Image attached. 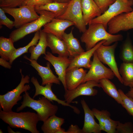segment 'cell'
<instances>
[{"instance_id": "obj_1", "label": "cell", "mask_w": 133, "mask_h": 133, "mask_svg": "<svg viewBox=\"0 0 133 133\" xmlns=\"http://www.w3.org/2000/svg\"><path fill=\"white\" fill-rule=\"evenodd\" d=\"M88 25V28L83 33L80 37L81 42L85 44L86 51L92 49L98 42L103 40L106 42L103 45L109 46L114 42L123 39L122 34L110 33L101 23H91Z\"/></svg>"}, {"instance_id": "obj_2", "label": "cell", "mask_w": 133, "mask_h": 133, "mask_svg": "<svg viewBox=\"0 0 133 133\" xmlns=\"http://www.w3.org/2000/svg\"><path fill=\"white\" fill-rule=\"evenodd\" d=\"M0 118L11 127L23 129L32 133H40L37 127L39 120L35 113L5 112L0 110Z\"/></svg>"}, {"instance_id": "obj_3", "label": "cell", "mask_w": 133, "mask_h": 133, "mask_svg": "<svg viewBox=\"0 0 133 133\" xmlns=\"http://www.w3.org/2000/svg\"><path fill=\"white\" fill-rule=\"evenodd\" d=\"M23 100L21 105L17 109V112L26 107L31 108L37 113L39 121L44 122L50 116L55 115L58 110L57 105L52 104L44 96L37 100L32 98L26 91L23 95Z\"/></svg>"}, {"instance_id": "obj_4", "label": "cell", "mask_w": 133, "mask_h": 133, "mask_svg": "<svg viewBox=\"0 0 133 133\" xmlns=\"http://www.w3.org/2000/svg\"><path fill=\"white\" fill-rule=\"evenodd\" d=\"M36 11L39 15L38 18L16 29L11 32L9 37L12 39L14 42L22 39L28 34L39 31L45 25L58 17L56 14L48 11Z\"/></svg>"}, {"instance_id": "obj_5", "label": "cell", "mask_w": 133, "mask_h": 133, "mask_svg": "<svg viewBox=\"0 0 133 133\" xmlns=\"http://www.w3.org/2000/svg\"><path fill=\"white\" fill-rule=\"evenodd\" d=\"M20 72L21 74V78L20 83L14 89L9 91L4 95H0V108L5 112L12 111L14 106L18 104L17 102L21 100L23 98L21 96L23 92L29 90L31 87L29 83L30 81V77L28 75L25 76L22 73V70L20 69Z\"/></svg>"}, {"instance_id": "obj_6", "label": "cell", "mask_w": 133, "mask_h": 133, "mask_svg": "<svg viewBox=\"0 0 133 133\" xmlns=\"http://www.w3.org/2000/svg\"><path fill=\"white\" fill-rule=\"evenodd\" d=\"M1 8L5 13L14 18V27L17 29L37 19L40 17L35 9V6L32 5H23L18 8Z\"/></svg>"}, {"instance_id": "obj_7", "label": "cell", "mask_w": 133, "mask_h": 133, "mask_svg": "<svg viewBox=\"0 0 133 133\" xmlns=\"http://www.w3.org/2000/svg\"><path fill=\"white\" fill-rule=\"evenodd\" d=\"M133 5V0H116L104 13L93 19L90 23H101L107 30L108 23L111 19L121 13L132 11Z\"/></svg>"}, {"instance_id": "obj_8", "label": "cell", "mask_w": 133, "mask_h": 133, "mask_svg": "<svg viewBox=\"0 0 133 133\" xmlns=\"http://www.w3.org/2000/svg\"><path fill=\"white\" fill-rule=\"evenodd\" d=\"M57 18L72 22L80 32L83 33L86 29L83 19L81 0H70L64 12Z\"/></svg>"}, {"instance_id": "obj_9", "label": "cell", "mask_w": 133, "mask_h": 133, "mask_svg": "<svg viewBox=\"0 0 133 133\" xmlns=\"http://www.w3.org/2000/svg\"><path fill=\"white\" fill-rule=\"evenodd\" d=\"M95 87H100L99 81L90 80L82 83L72 90L65 91L64 95L65 100L68 104L72 103L77 104V101H73L80 96H95L98 91L94 88Z\"/></svg>"}, {"instance_id": "obj_10", "label": "cell", "mask_w": 133, "mask_h": 133, "mask_svg": "<svg viewBox=\"0 0 133 133\" xmlns=\"http://www.w3.org/2000/svg\"><path fill=\"white\" fill-rule=\"evenodd\" d=\"M117 44V42L109 46H105L102 44L97 48L95 52L100 61L108 66L114 72L115 76L120 82L123 84L115 56V50Z\"/></svg>"}, {"instance_id": "obj_11", "label": "cell", "mask_w": 133, "mask_h": 133, "mask_svg": "<svg viewBox=\"0 0 133 133\" xmlns=\"http://www.w3.org/2000/svg\"><path fill=\"white\" fill-rule=\"evenodd\" d=\"M89 69L82 83L89 80L99 81L104 78L112 79L115 76L112 70L105 66L100 61L95 51L94 53L93 61L91 62V66Z\"/></svg>"}, {"instance_id": "obj_12", "label": "cell", "mask_w": 133, "mask_h": 133, "mask_svg": "<svg viewBox=\"0 0 133 133\" xmlns=\"http://www.w3.org/2000/svg\"><path fill=\"white\" fill-rule=\"evenodd\" d=\"M31 82L35 88V93L33 98V99L38 95H42L51 102H53V101H55L59 104L71 107L73 109L74 112L77 114L80 113V111L77 107L67 103L65 100H61L57 97L52 91L51 87L52 83L47 84L45 86L40 85L37 79L34 76L31 78Z\"/></svg>"}, {"instance_id": "obj_13", "label": "cell", "mask_w": 133, "mask_h": 133, "mask_svg": "<svg viewBox=\"0 0 133 133\" xmlns=\"http://www.w3.org/2000/svg\"><path fill=\"white\" fill-rule=\"evenodd\" d=\"M44 58L53 66L58 76V79L63 85L65 91L67 90L65 76L67 69L70 63L71 59L69 57L59 55L56 57L49 51L47 52Z\"/></svg>"}, {"instance_id": "obj_14", "label": "cell", "mask_w": 133, "mask_h": 133, "mask_svg": "<svg viewBox=\"0 0 133 133\" xmlns=\"http://www.w3.org/2000/svg\"><path fill=\"white\" fill-rule=\"evenodd\" d=\"M108 32L112 34L133 29V10L120 14L111 19L107 24Z\"/></svg>"}, {"instance_id": "obj_15", "label": "cell", "mask_w": 133, "mask_h": 133, "mask_svg": "<svg viewBox=\"0 0 133 133\" xmlns=\"http://www.w3.org/2000/svg\"><path fill=\"white\" fill-rule=\"evenodd\" d=\"M24 57L30 61V65L38 72L42 79L41 85L44 86L47 84L53 83L60 84V80L53 74L51 69L50 63L49 62L47 63L46 66H44L39 64L37 61L31 59L26 55L24 56Z\"/></svg>"}, {"instance_id": "obj_16", "label": "cell", "mask_w": 133, "mask_h": 133, "mask_svg": "<svg viewBox=\"0 0 133 133\" xmlns=\"http://www.w3.org/2000/svg\"><path fill=\"white\" fill-rule=\"evenodd\" d=\"M73 25L74 23L69 20L55 18L45 25L42 30L46 33L52 34L62 40L65 30Z\"/></svg>"}, {"instance_id": "obj_17", "label": "cell", "mask_w": 133, "mask_h": 133, "mask_svg": "<svg viewBox=\"0 0 133 133\" xmlns=\"http://www.w3.org/2000/svg\"><path fill=\"white\" fill-rule=\"evenodd\" d=\"M95 116L98 120L100 129L107 133H116L118 121L111 119L110 113L107 110L92 109Z\"/></svg>"}, {"instance_id": "obj_18", "label": "cell", "mask_w": 133, "mask_h": 133, "mask_svg": "<svg viewBox=\"0 0 133 133\" xmlns=\"http://www.w3.org/2000/svg\"><path fill=\"white\" fill-rule=\"evenodd\" d=\"M81 103L84 113V124L82 129V133H101L100 126L95 121L92 110L83 99H81Z\"/></svg>"}, {"instance_id": "obj_19", "label": "cell", "mask_w": 133, "mask_h": 133, "mask_svg": "<svg viewBox=\"0 0 133 133\" xmlns=\"http://www.w3.org/2000/svg\"><path fill=\"white\" fill-rule=\"evenodd\" d=\"M105 42V41L103 40L99 42L92 49L84 51L71 59L70 63L66 71L76 67L89 69L91 66V61L90 59L91 57L97 48Z\"/></svg>"}, {"instance_id": "obj_20", "label": "cell", "mask_w": 133, "mask_h": 133, "mask_svg": "<svg viewBox=\"0 0 133 133\" xmlns=\"http://www.w3.org/2000/svg\"><path fill=\"white\" fill-rule=\"evenodd\" d=\"M87 71L76 67L66 71L65 81L67 90H72L82 83Z\"/></svg>"}, {"instance_id": "obj_21", "label": "cell", "mask_w": 133, "mask_h": 133, "mask_svg": "<svg viewBox=\"0 0 133 133\" xmlns=\"http://www.w3.org/2000/svg\"><path fill=\"white\" fill-rule=\"evenodd\" d=\"M83 19L86 25L94 18L101 15L102 12L93 0H81Z\"/></svg>"}, {"instance_id": "obj_22", "label": "cell", "mask_w": 133, "mask_h": 133, "mask_svg": "<svg viewBox=\"0 0 133 133\" xmlns=\"http://www.w3.org/2000/svg\"><path fill=\"white\" fill-rule=\"evenodd\" d=\"M48 47L51 50L52 53L57 54L58 55L69 57V54L65 42L55 35L46 33Z\"/></svg>"}, {"instance_id": "obj_23", "label": "cell", "mask_w": 133, "mask_h": 133, "mask_svg": "<svg viewBox=\"0 0 133 133\" xmlns=\"http://www.w3.org/2000/svg\"><path fill=\"white\" fill-rule=\"evenodd\" d=\"M72 28L69 33L64 34L62 40L67 46L69 54V58L72 59L85 51L82 47L79 41L73 36Z\"/></svg>"}, {"instance_id": "obj_24", "label": "cell", "mask_w": 133, "mask_h": 133, "mask_svg": "<svg viewBox=\"0 0 133 133\" xmlns=\"http://www.w3.org/2000/svg\"><path fill=\"white\" fill-rule=\"evenodd\" d=\"M40 38L36 46H32L28 50V52L31 54L30 58L37 61L42 54H46V49L48 47L46 33L42 30H39Z\"/></svg>"}, {"instance_id": "obj_25", "label": "cell", "mask_w": 133, "mask_h": 133, "mask_svg": "<svg viewBox=\"0 0 133 133\" xmlns=\"http://www.w3.org/2000/svg\"><path fill=\"white\" fill-rule=\"evenodd\" d=\"M64 122V118L54 115L43 122L41 130L44 133H56Z\"/></svg>"}, {"instance_id": "obj_26", "label": "cell", "mask_w": 133, "mask_h": 133, "mask_svg": "<svg viewBox=\"0 0 133 133\" xmlns=\"http://www.w3.org/2000/svg\"><path fill=\"white\" fill-rule=\"evenodd\" d=\"M100 87L108 95L113 98L117 103L123 105L121 96L115 85L109 79L104 78L99 80Z\"/></svg>"}, {"instance_id": "obj_27", "label": "cell", "mask_w": 133, "mask_h": 133, "mask_svg": "<svg viewBox=\"0 0 133 133\" xmlns=\"http://www.w3.org/2000/svg\"><path fill=\"white\" fill-rule=\"evenodd\" d=\"M14 42L10 37H0V56L1 58L9 61L11 55L16 50Z\"/></svg>"}, {"instance_id": "obj_28", "label": "cell", "mask_w": 133, "mask_h": 133, "mask_svg": "<svg viewBox=\"0 0 133 133\" xmlns=\"http://www.w3.org/2000/svg\"><path fill=\"white\" fill-rule=\"evenodd\" d=\"M119 71L121 76L123 84L130 88L133 87V63H123Z\"/></svg>"}, {"instance_id": "obj_29", "label": "cell", "mask_w": 133, "mask_h": 133, "mask_svg": "<svg viewBox=\"0 0 133 133\" xmlns=\"http://www.w3.org/2000/svg\"><path fill=\"white\" fill-rule=\"evenodd\" d=\"M69 2L63 3L54 1L40 6H35V8L36 10H45L53 12L57 14L58 17L64 12Z\"/></svg>"}, {"instance_id": "obj_30", "label": "cell", "mask_w": 133, "mask_h": 133, "mask_svg": "<svg viewBox=\"0 0 133 133\" xmlns=\"http://www.w3.org/2000/svg\"><path fill=\"white\" fill-rule=\"evenodd\" d=\"M119 57L123 63H133V46L129 37L121 47Z\"/></svg>"}, {"instance_id": "obj_31", "label": "cell", "mask_w": 133, "mask_h": 133, "mask_svg": "<svg viewBox=\"0 0 133 133\" xmlns=\"http://www.w3.org/2000/svg\"><path fill=\"white\" fill-rule=\"evenodd\" d=\"M40 37L39 31L35 32L34 36L31 41L26 45L17 49L13 53L9 61L12 65L14 61L23 54L28 53L30 48L32 46H36L38 42Z\"/></svg>"}, {"instance_id": "obj_32", "label": "cell", "mask_w": 133, "mask_h": 133, "mask_svg": "<svg viewBox=\"0 0 133 133\" xmlns=\"http://www.w3.org/2000/svg\"><path fill=\"white\" fill-rule=\"evenodd\" d=\"M118 91L123 103L122 106L133 117V99L127 96L122 90Z\"/></svg>"}, {"instance_id": "obj_33", "label": "cell", "mask_w": 133, "mask_h": 133, "mask_svg": "<svg viewBox=\"0 0 133 133\" xmlns=\"http://www.w3.org/2000/svg\"><path fill=\"white\" fill-rule=\"evenodd\" d=\"M116 133H133V124L131 122L123 123L118 121Z\"/></svg>"}, {"instance_id": "obj_34", "label": "cell", "mask_w": 133, "mask_h": 133, "mask_svg": "<svg viewBox=\"0 0 133 133\" xmlns=\"http://www.w3.org/2000/svg\"><path fill=\"white\" fill-rule=\"evenodd\" d=\"M5 12L1 8H0V27L1 28L2 25L5 26L11 29L14 27V21L11 20L6 16Z\"/></svg>"}, {"instance_id": "obj_35", "label": "cell", "mask_w": 133, "mask_h": 133, "mask_svg": "<svg viewBox=\"0 0 133 133\" xmlns=\"http://www.w3.org/2000/svg\"><path fill=\"white\" fill-rule=\"evenodd\" d=\"M25 0H4L0 3V7L16 8L21 6Z\"/></svg>"}, {"instance_id": "obj_36", "label": "cell", "mask_w": 133, "mask_h": 133, "mask_svg": "<svg viewBox=\"0 0 133 133\" xmlns=\"http://www.w3.org/2000/svg\"><path fill=\"white\" fill-rule=\"evenodd\" d=\"M101 10L102 14L114 2L112 0H93Z\"/></svg>"}, {"instance_id": "obj_37", "label": "cell", "mask_w": 133, "mask_h": 133, "mask_svg": "<svg viewBox=\"0 0 133 133\" xmlns=\"http://www.w3.org/2000/svg\"><path fill=\"white\" fill-rule=\"evenodd\" d=\"M54 1V0H25L22 5H31L39 6Z\"/></svg>"}, {"instance_id": "obj_38", "label": "cell", "mask_w": 133, "mask_h": 133, "mask_svg": "<svg viewBox=\"0 0 133 133\" xmlns=\"http://www.w3.org/2000/svg\"><path fill=\"white\" fill-rule=\"evenodd\" d=\"M66 133H82V129L77 125L71 124L66 131Z\"/></svg>"}, {"instance_id": "obj_39", "label": "cell", "mask_w": 133, "mask_h": 133, "mask_svg": "<svg viewBox=\"0 0 133 133\" xmlns=\"http://www.w3.org/2000/svg\"><path fill=\"white\" fill-rule=\"evenodd\" d=\"M8 61L0 58V65L6 68L10 69L12 67V65Z\"/></svg>"}, {"instance_id": "obj_40", "label": "cell", "mask_w": 133, "mask_h": 133, "mask_svg": "<svg viewBox=\"0 0 133 133\" xmlns=\"http://www.w3.org/2000/svg\"><path fill=\"white\" fill-rule=\"evenodd\" d=\"M125 94L127 96L133 99V87L130 88V90Z\"/></svg>"}, {"instance_id": "obj_41", "label": "cell", "mask_w": 133, "mask_h": 133, "mask_svg": "<svg viewBox=\"0 0 133 133\" xmlns=\"http://www.w3.org/2000/svg\"><path fill=\"white\" fill-rule=\"evenodd\" d=\"M11 127L8 126L7 127V130L8 133H19L20 132L19 131L15 132L13 131L11 128Z\"/></svg>"}, {"instance_id": "obj_42", "label": "cell", "mask_w": 133, "mask_h": 133, "mask_svg": "<svg viewBox=\"0 0 133 133\" xmlns=\"http://www.w3.org/2000/svg\"><path fill=\"white\" fill-rule=\"evenodd\" d=\"M70 0H54V1L60 3H67L69 2Z\"/></svg>"}, {"instance_id": "obj_43", "label": "cell", "mask_w": 133, "mask_h": 133, "mask_svg": "<svg viewBox=\"0 0 133 133\" xmlns=\"http://www.w3.org/2000/svg\"><path fill=\"white\" fill-rule=\"evenodd\" d=\"M56 133H66V131L64 129L61 127L57 131Z\"/></svg>"}, {"instance_id": "obj_44", "label": "cell", "mask_w": 133, "mask_h": 133, "mask_svg": "<svg viewBox=\"0 0 133 133\" xmlns=\"http://www.w3.org/2000/svg\"><path fill=\"white\" fill-rule=\"evenodd\" d=\"M0 133H3V131H2V130L1 129L0 130Z\"/></svg>"}, {"instance_id": "obj_45", "label": "cell", "mask_w": 133, "mask_h": 133, "mask_svg": "<svg viewBox=\"0 0 133 133\" xmlns=\"http://www.w3.org/2000/svg\"><path fill=\"white\" fill-rule=\"evenodd\" d=\"M4 0H0V3L3 1Z\"/></svg>"}, {"instance_id": "obj_46", "label": "cell", "mask_w": 133, "mask_h": 133, "mask_svg": "<svg viewBox=\"0 0 133 133\" xmlns=\"http://www.w3.org/2000/svg\"><path fill=\"white\" fill-rule=\"evenodd\" d=\"M114 2L116 0H112Z\"/></svg>"}, {"instance_id": "obj_47", "label": "cell", "mask_w": 133, "mask_h": 133, "mask_svg": "<svg viewBox=\"0 0 133 133\" xmlns=\"http://www.w3.org/2000/svg\"></svg>"}]
</instances>
